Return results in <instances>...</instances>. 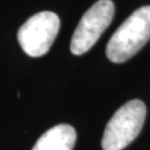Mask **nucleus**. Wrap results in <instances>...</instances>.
Here are the masks:
<instances>
[{"label": "nucleus", "mask_w": 150, "mask_h": 150, "mask_svg": "<svg viewBox=\"0 0 150 150\" xmlns=\"http://www.w3.org/2000/svg\"><path fill=\"white\" fill-rule=\"evenodd\" d=\"M150 6L134 11L115 31L107 43V58L115 64L129 60L149 41Z\"/></svg>", "instance_id": "1"}, {"label": "nucleus", "mask_w": 150, "mask_h": 150, "mask_svg": "<svg viewBox=\"0 0 150 150\" xmlns=\"http://www.w3.org/2000/svg\"><path fill=\"white\" fill-rule=\"evenodd\" d=\"M146 113V105L138 99L121 106L106 126L101 140L102 149L122 150L130 145L142 129Z\"/></svg>", "instance_id": "2"}, {"label": "nucleus", "mask_w": 150, "mask_h": 150, "mask_svg": "<svg viewBox=\"0 0 150 150\" xmlns=\"http://www.w3.org/2000/svg\"><path fill=\"white\" fill-rule=\"evenodd\" d=\"M60 28V19L54 12L41 11L30 17L18 31V41L30 57H41L49 51Z\"/></svg>", "instance_id": "3"}, {"label": "nucleus", "mask_w": 150, "mask_h": 150, "mask_svg": "<svg viewBox=\"0 0 150 150\" xmlns=\"http://www.w3.org/2000/svg\"><path fill=\"white\" fill-rule=\"evenodd\" d=\"M115 5L111 0H98L82 16L71 38L70 50L81 56L98 41L112 21Z\"/></svg>", "instance_id": "4"}, {"label": "nucleus", "mask_w": 150, "mask_h": 150, "mask_svg": "<svg viewBox=\"0 0 150 150\" xmlns=\"http://www.w3.org/2000/svg\"><path fill=\"white\" fill-rule=\"evenodd\" d=\"M77 134L72 126L60 123L47 130L37 140L32 150H72Z\"/></svg>", "instance_id": "5"}]
</instances>
